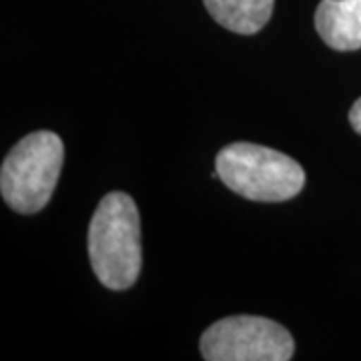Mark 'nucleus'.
Here are the masks:
<instances>
[{
    "label": "nucleus",
    "mask_w": 361,
    "mask_h": 361,
    "mask_svg": "<svg viewBox=\"0 0 361 361\" xmlns=\"http://www.w3.org/2000/svg\"><path fill=\"white\" fill-rule=\"evenodd\" d=\"M349 123H351L353 130L361 135V97L353 103L351 111H349Z\"/></svg>",
    "instance_id": "7"
},
{
    "label": "nucleus",
    "mask_w": 361,
    "mask_h": 361,
    "mask_svg": "<svg viewBox=\"0 0 361 361\" xmlns=\"http://www.w3.org/2000/svg\"><path fill=\"white\" fill-rule=\"evenodd\" d=\"M211 18L237 35H257L269 23L275 0H203Z\"/></svg>",
    "instance_id": "6"
},
{
    "label": "nucleus",
    "mask_w": 361,
    "mask_h": 361,
    "mask_svg": "<svg viewBox=\"0 0 361 361\" xmlns=\"http://www.w3.org/2000/svg\"><path fill=\"white\" fill-rule=\"evenodd\" d=\"M65 161V145L52 130L16 142L0 167V195L16 213L32 215L49 205Z\"/></svg>",
    "instance_id": "3"
},
{
    "label": "nucleus",
    "mask_w": 361,
    "mask_h": 361,
    "mask_svg": "<svg viewBox=\"0 0 361 361\" xmlns=\"http://www.w3.org/2000/svg\"><path fill=\"white\" fill-rule=\"evenodd\" d=\"M315 28L334 51L361 49V0H322L315 11Z\"/></svg>",
    "instance_id": "5"
},
{
    "label": "nucleus",
    "mask_w": 361,
    "mask_h": 361,
    "mask_svg": "<svg viewBox=\"0 0 361 361\" xmlns=\"http://www.w3.org/2000/svg\"><path fill=\"white\" fill-rule=\"evenodd\" d=\"M199 349L207 361H287L295 353V341L273 319L233 315L209 325Z\"/></svg>",
    "instance_id": "4"
},
{
    "label": "nucleus",
    "mask_w": 361,
    "mask_h": 361,
    "mask_svg": "<svg viewBox=\"0 0 361 361\" xmlns=\"http://www.w3.org/2000/svg\"><path fill=\"white\" fill-rule=\"evenodd\" d=\"M215 175L233 193L259 203H283L301 193L305 171L295 159L255 142H231L215 157Z\"/></svg>",
    "instance_id": "2"
},
{
    "label": "nucleus",
    "mask_w": 361,
    "mask_h": 361,
    "mask_svg": "<svg viewBox=\"0 0 361 361\" xmlns=\"http://www.w3.org/2000/svg\"><path fill=\"white\" fill-rule=\"evenodd\" d=\"M89 259L97 279L111 291L137 283L142 265L141 217L130 195H104L89 225Z\"/></svg>",
    "instance_id": "1"
}]
</instances>
